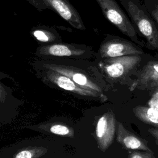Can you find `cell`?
Wrapping results in <instances>:
<instances>
[{
	"label": "cell",
	"mask_w": 158,
	"mask_h": 158,
	"mask_svg": "<svg viewBox=\"0 0 158 158\" xmlns=\"http://www.w3.org/2000/svg\"><path fill=\"white\" fill-rule=\"evenodd\" d=\"M43 67L45 69L52 70L67 76L83 88L102 93L101 88L87 74L79 69L70 65L54 64L52 62L43 64Z\"/></svg>",
	"instance_id": "8"
},
{
	"label": "cell",
	"mask_w": 158,
	"mask_h": 158,
	"mask_svg": "<svg viewBox=\"0 0 158 158\" xmlns=\"http://www.w3.org/2000/svg\"><path fill=\"white\" fill-rule=\"evenodd\" d=\"M35 54L44 59L51 57L85 59L91 56V51L85 45L56 43L40 46L36 49Z\"/></svg>",
	"instance_id": "5"
},
{
	"label": "cell",
	"mask_w": 158,
	"mask_h": 158,
	"mask_svg": "<svg viewBox=\"0 0 158 158\" xmlns=\"http://www.w3.org/2000/svg\"><path fill=\"white\" fill-rule=\"evenodd\" d=\"M44 69L45 71L43 72L44 74L43 78L45 79L49 83L81 98L98 100L101 102H105L107 100V98L103 93L83 88L67 76L59 72L45 68Z\"/></svg>",
	"instance_id": "4"
},
{
	"label": "cell",
	"mask_w": 158,
	"mask_h": 158,
	"mask_svg": "<svg viewBox=\"0 0 158 158\" xmlns=\"http://www.w3.org/2000/svg\"><path fill=\"white\" fill-rule=\"evenodd\" d=\"M130 90H156L158 88V61H149L136 74Z\"/></svg>",
	"instance_id": "10"
},
{
	"label": "cell",
	"mask_w": 158,
	"mask_h": 158,
	"mask_svg": "<svg viewBox=\"0 0 158 158\" xmlns=\"http://www.w3.org/2000/svg\"><path fill=\"white\" fill-rule=\"evenodd\" d=\"M116 119L112 110L100 116L97 121L95 135L99 149L105 152L112 144L116 132Z\"/></svg>",
	"instance_id": "7"
},
{
	"label": "cell",
	"mask_w": 158,
	"mask_h": 158,
	"mask_svg": "<svg viewBox=\"0 0 158 158\" xmlns=\"http://www.w3.org/2000/svg\"><path fill=\"white\" fill-rule=\"evenodd\" d=\"M99 55L102 59L130 55H141L144 51L136 44L124 38L108 35L101 43Z\"/></svg>",
	"instance_id": "6"
},
{
	"label": "cell",
	"mask_w": 158,
	"mask_h": 158,
	"mask_svg": "<svg viewBox=\"0 0 158 158\" xmlns=\"http://www.w3.org/2000/svg\"><path fill=\"white\" fill-rule=\"evenodd\" d=\"M35 38L42 43H54L60 41L58 34L52 32L51 30L44 28H36L31 31Z\"/></svg>",
	"instance_id": "14"
},
{
	"label": "cell",
	"mask_w": 158,
	"mask_h": 158,
	"mask_svg": "<svg viewBox=\"0 0 158 158\" xmlns=\"http://www.w3.org/2000/svg\"><path fill=\"white\" fill-rule=\"evenodd\" d=\"M104 17L123 34L128 36L137 45L145 47V43L139 40L137 31L125 12L115 0H95Z\"/></svg>",
	"instance_id": "2"
},
{
	"label": "cell",
	"mask_w": 158,
	"mask_h": 158,
	"mask_svg": "<svg viewBox=\"0 0 158 158\" xmlns=\"http://www.w3.org/2000/svg\"><path fill=\"white\" fill-rule=\"evenodd\" d=\"M139 55L122 56L104 59L99 66L106 76L114 81H123L136 69L141 61Z\"/></svg>",
	"instance_id": "3"
},
{
	"label": "cell",
	"mask_w": 158,
	"mask_h": 158,
	"mask_svg": "<svg viewBox=\"0 0 158 158\" xmlns=\"http://www.w3.org/2000/svg\"><path fill=\"white\" fill-rule=\"evenodd\" d=\"M115 135L117 141L125 149L152 152L145 139L128 130L120 122H117Z\"/></svg>",
	"instance_id": "11"
},
{
	"label": "cell",
	"mask_w": 158,
	"mask_h": 158,
	"mask_svg": "<svg viewBox=\"0 0 158 158\" xmlns=\"http://www.w3.org/2000/svg\"><path fill=\"white\" fill-rule=\"evenodd\" d=\"M48 130L49 132L54 135L70 138L74 136L73 129L62 123H51L48 125Z\"/></svg>",
	"instance_id": "15"
},
{
	"label": "cell",
	"mask_w": 158,
	"mask_h": 158,
	"mask_svg": "<svg viewBox=\"0 0 158 158\" xmlns=\"http://www.w3.org/2000/svg\"><path fill=\"white\" fill-rule=\"evenodd\" d=\"M47 149L41 146L24 148L14 156V158H39L47 153Z\"/></svg>",
	"instance_id": "13"
},
{
	"label": "cell",
	"mask_w": 158,
	"mask_h": 158,
	"mask_svg": "<svg viewBox=\"0 0 158 158\" xmlns=\"http://www.w3.org/2000/svg\"><path fill=\"white\" fill-rule=\"evenodd\" d=\"M5 96H6L5 91H4L2 86L0 83V101H4V99L5 98Z\"/></svg>",
	"instance_id": "20"
},
{
	"label": "cell",
	"mask_w": 158,
	"mask_h": 158,
	"mask_svg": "<svg viewBox=\"0 0 158 158\" xmlns=\"http://www.w3.org/2000/svg\"><path fill=\"white\" fill-rule=\"evenodd\" d=\"M42 1L46 4L47 9H51L56 11L73 27L81 30L86 29L78 12L69 0Z\"/></svg>",
	"instance_id": "9"
},
{
	"label": "cell",
	"mask_w": 158,
	"mask_h": 158,
	"mask_svg": "<svg viewBox=\"0 0 158 158\" xmlns=\"http://www.w3.org/2000/svg\"><path fill=\"white\" fill-rule=\"evenodd\" d=\"M128 158H155L153 152H149L146 151H134L129 152L128 155Z\"/></svg>",
	"instance_id": "17"
},
{
	"label": "cell",
	"mask_w": 158,
	"mask_h": 158,
	"mask_svg": "<svg viewBox=\"0 0 158 158\" xmlns=\"http://www.w3.org/2000/svg\"><path fill=\"white\" fill-rule=\"evenodd\" d=\"M39 10H43L47 9L46 4L42 0H27Z\"/></svg>",
	"instance_id": "18"
},
{
	"label": "cell",
	"mask_w": 158,
	"mask_h": 158,
	"mask_svg": "<svg viewBox=\"0 0 158 158\" xmlns=\"http://www.w3.org/2000/svg\"><path fill=\"white\" fill-rule=\"evenodd\" d=\"M149 133L156 139L157 143L158 144V128L155 127L148 130Z\"/></svg>",
	"instance_id": "19"
},
{
	"label": "cell",
	"mask_w": 158,
	"mask_h": 158,
	"mask_svg": "<svg viewBox=\"0 0 158 158\" xmlns=\"http://www.w3.org/2000/svg\"><path fill=\"white\" fill-rule=\"evenodd\" d=\"M144 4L151 17L158 26V0H144Z\"/></svg>",
	"instance_id": "16"
},
{
	"label": "cell",
	"mask_w": 158,
	"mask_h": 158,
	"mask_svg": "<svg viewBox=\"0 0 158 158\" xmlns=\"http://www.w3.org/2000/svg\"><path fill=\"white\" fill-rule=\"evenodd\" d=\"M132 23L146 40L149 48L158 51V28L144 2L140 0H118Z\"/></svg>",
	"instance_id": "1"
},
{
	"label": "cell",
	"mask_w": 158,
	"mask_h": 158,
	"mask_svg": "<svg viewBox=\"0 0 158 158\" xmlns=\"http://www.w3.org/2000/svg\"><path fill=\"white\" fill-rule=\"evenodd\" d=\"M133 112L138 120L158 128V110L154 108L139 105L133 109Z\"/></svg>",
	"instance_id": "12"
},
{
	"label": "cell",
	"mask_w": 158,
	"mask_h": 158,
	"mask_svg": "<svg viewBox=\"0 0 158 158\" xmlns=\"http://www.w3.org/2000/svg\"><path fill=\"white\" fill-rule=\"evenodd\" d=\"M156 93H158V88L157 89H156Z\"/></svg>",
	"instance_id": "21"
}]
</instances>
